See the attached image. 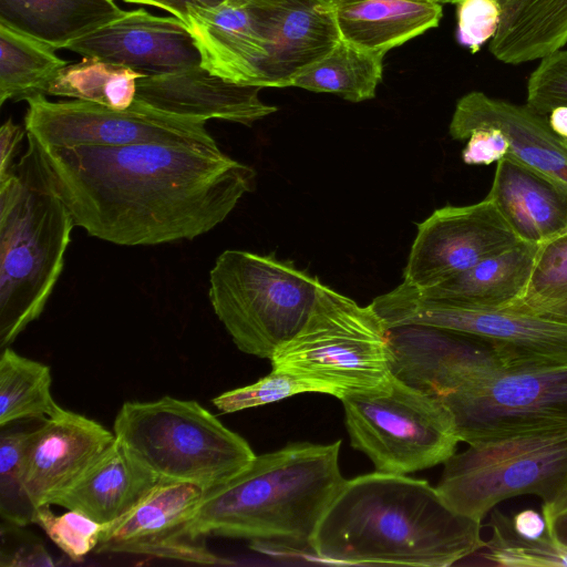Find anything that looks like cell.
I'll list each match as a JSON object with an SVG mask.
<instances>
[{
    "label": "cell",
    "mask_w": 567,
    "mask_h": 567,
    "mask_svg": "<svg viewBox=\"0 0 567 567\" xmlns=\"http://www.w3.org/2000/svg\"><path fill=\"white\" fill-rule=\"evenodd\" d=\"M522 241L494 203L445 206L419 224L403 281L429 289Z\"/></svg>",
    "instance_id": "13"
},
{
    "label": "cell",
    "mask_w": 567,
    "mask_h": 567,
    "mask_svg": "<svg viewBox=\"0 0 567 567\" xmlns=\"http://www.w3.org/2000/svg\"><path fill=\"white\" fill-rule=\"evenodd\" d=\"M372 308L388 329L440 328L486 342L506 371L567 365V319L511 308L475 309L423 293L402 282L377 297Z\"/></svg>",
    "instance_id": "10"
},
{
    "label": "cell",
    "mask_w": 567,
    "mask_h": 567,
    "mask_svg": "<svg viewBox=\"0 0 567 567\" xmlns=\"http://www.w3.org/2000/svg\"><path fill=\"white\" fill-rule=\"evenodd\" d=\"M66 49L155 76L203 65L198 43L178 18L157 17L144 9L73 41Z\"/></svg>",
    "instance_id": "15"
},
{
    "label": "cell",
    "mask_w": 567,
    "mask_h": 567,
    "mask_svg": "<svg viewBox=\"0 0 567 567\" xmlns=\"http://www.w3.org/2000/svg\"><path fill=\"white\" fill-rule=\"evenodd\" d=\"M1 528L16 539L8 524L2 522ZM0 565L2 567L52 566L53 561L43 545L32 538H29L28 534H25L23 543L18 544V540L16 539L14 544H11L10 546L8 545V547L2 546Z\"/></svg>",
    "instance_id": "39"
},
{
    "label": "cell",
    "mask_w": 567,
    "mask_h": 567,
    "mask_svg": "<svg viewBox=\"0 0 567 567\" xmlns=\"http://www.w3.org/2000/svg\"><path fill=\"white\" fill-rule=\"evenodd\" d=\"M50 506L45 504L37 508L34 523L71 560L81 561L95 550L105 525L72 509L55 515Z\"/></svg>",
    "instance_id": "35"
},
{
    "label": "cell",
    "mask_w": 567,
    "mask_h": 567,
    "mask_svg": "<svg viewBox=\"0 0 567 567\" xmlns=\"http://www.w3.org/2000/svg\"><path fill=\"white\" fill-rule=\"evenodd\" d=\"M461 441L567 427V365L472 374L443 395Z\"/></svg>",
    "instance_id": "11"
},
{
    "label": "cell",
    "mask_w": 567,
    "mask_h": 567,
    "mask_svg": "<svg viewBox=\"0 0 567 567\" xmlns=\"http://www.w3.org/2000/svg\"><path fill=\"white\" fill-rule=\"evenodd\" d=\"M567 299V234L539 245L535 265L523 296L507 307L544 313Z\"/></svg>",
    "instance_id": "33"
},
{
    "label": "cell",
    "mask_w": 567,
    "mask_h": 567,
    "mask_svg": "<svg viewBox=\"0 0 567 567\" xmlns=\"http://www.w3.org/2000/svg\"><path fill=\"white\" fill-rule=\"evenodd\" d=\"M522 241L540 245L567 230V188L505 155L486 196Z\"/></svg>",
    "instance_id": "20"
},
{
    "label": "cell",
    "mask_w": 567,
    "mask_h": 567,
    "mask_svg": "<svg viewBox=\"0 0 567 567\" xmlns=\"http://www.w3.org/2000/svg\"><path fill=\"white\" fill-rule=\"evenodd\" d=\"M457 42L472 53L494 37L501 21L496 0H458L456 3Z\"/></svg>",
    "instance_id": "37"
},
{
    "label": "cell",
    "mask_w": 567,
    "mask_h": 567,
    "mask_svg": "<svg viewBox=\"0 0 567 567\" xmlns=\"http://www.w3.org/2000/svg\"><path fill=\"white\" fill-rule=\"evenodd\" d=\"M542 514L545 519L554 522L563 515H567V488L560 493L553 502L543 504Z\"/></svg>",
    "instance_id": "43"
},
{
    "label": "cell",
    "mask_w": 567,
    "mask_h": 567,
    "mask_svg": "<svg viewBox=\"0 0 567 567\" xmlns=\"http://www.w3.org/2000/svg\"><path fill=\"white\" fill-rule=\"evenodd\" d=\"M512 520L516 533L526 538H538L546 529L543 514L534 509H524L517 513Z\"/></svg>",
    "instance_id": "42"
},
{
    "label": "cell",
    "mask_w": 567,
    "mask_h": 567,
    "mask_svg": "<svg viewBox=\"0 0 567 567\" xmlns=\"http://www.w3.org/2000/svg\"><path fill=\"white\" fill-rule=\"evenodd\" d=\"M549 522L555 529V533L563 543L567 544V515L559 516L554 522L545 519Z\"/></svg>",
    "instance_id": "45"
},
{
    "label": "cell",
    "mask_w": 567,
    "mask_h": 567,
    "mask_svg": "<svg viewBox=\"0 0 567 567\" xmlns=\"http://www.w3.org/2000/svg\"><path fill=\"white\" fill-rule=\"evenodd\" d=\"M41 147L75 226L122 246L210 231L255 178L250 166L221 151L185 145Z\"/></svg>",
    "instance_id": "1"
},
{
    "label": "cell",
    "mask_w": 567,
    "mask_h": 567,
    "mask_svg": "<svg viewBox=\"0 0 567 567\" xmlns=\"http://www.w3.org/2000/svg\"><path fill=\"white\" fill-rule=\"evenodd\" d=\"M383 58L340 40L326 56L298 74L291 86L336 93L350 102L370 100L382 79Z\"/></svg>",
    "instance_id": "27"
},
{
    "label": "cell",
    "mask_w": 567,
    "mask_h": 567,
    "mask_svg": "<svg viewBox=\"0 0 567 567\" xmlns=\"http://www.w3.org/2000/svg\"><path fill=\"white\" fill-rule=\"evenodd\" d=\"M481 528L426 481L377 471L346 480L310 549L334 564L447 567L485 546Z\"/></svg>",
    "instance_id": "2"
},
{
    "label": "cell",
    "mask_w": 567,
    "mask_h": 567,
    "mask_svg": "<svg viewBox=\"0 0 567 567\" xmlns=\"http://www.w3.org/2000/svg\"><path fill=\"white\" fill-rule=\"evenodd\" d=\"M205 489L161 481L131 512L105 525L95 553L144 555L199 565H229L195 536L189 524Z\"/></svg>",
    "instance_id": "14"
},
{
    "label": "cell",
    "mask_w": 567,
    "mask_h": 567,
    "mask_svg": "<svg viewBox=\"0 0 567 567\" xmlns=\"http://www.w3.org/2000/svg\"><path fill=\"white\" fill-rule=\"evenodd\" d=\"M159 482L115 439L50 505L109 525L131 512Z\"/></svg>",
    "instance_id": "22"
},
{
    "label": "cell",
    "mask_w": 567,
    "mask_h": 567,
    "mask_svg": "<svg viewBox=\"0 0 567 567\" xmlns=\"http://www.w3.org/2000/svg\"><path fill=\"white\" fill-rule=\"evenodd\" d=\"M0 181V348L37 320L64 267L75 226L39 142Z\"/></svg>",
    "instance_id": "4"
},
{
    "label": "cell",
    "mask_w": 567,
    "mask_h": 567,
    "mask_svg": "<svg viewBox=\"0 0 567 567\" xmlns=\"http://www.w3.org/2000/svg\"><path fill=\"white\" fill-rule=\"evenodd\" d=\"M501 21L488 42L506 64L543 58L567 44V0H501Z\"/></svg>",
    "instance_id": "26"
},
{
    "label": "cell",
    "mask_w": 567,
    "mask_h": 567,
    "mask_svg": "<svg viewBox=\"0 0 567 567\" xmlns=\"http://www.w3.org/2000/svg\"><path fill=\"white\" fill-rule=\"evenodd\" d=\"M126 12L111 0H0V24L53 50L66 49Z\"/></svg>",
    "instance_id": "25"
},
{
    "label": "cell",
    "mask_w": 567,
    "mask_h": 567,
    "mask_svg": "<svg viewBox=\"0 0 567 567\" xmlns=\"http://www.w3.org/2000/svg\"><path fill=\"white\" fill-rule=\"evenodd\" d=\"M29 432L9 424L0 433V515L2 522L22 527L34 523L37 514L23 481V451Z\"/></svg>",
    "instance_id": "32"
},
{
    "label": "cell",
    "mask_w": 567,
    "mask_h": 567,
    "mask_svg": "<svg viewBox=\"0 0 567 567\" xmlns=\"http://www.w3.org/2000/svg\"><path fill=\"white\" fill-rule=\"evenodd\" d=\"M484 127L503 132L509 144L506 155L546 175L567 188V143L551 128L547 115L504 100L472 91L455 106L450 135L465 141Z\"/></svg>",
    "instance_id": "18"
},
{
    "label": "cell",
    "mask_w": 567,
    "mask_h": 567,
    "mask_svg": "<svg viewBox=\"0 0 567 567\" xmlns=\"http://www.w3.org/2000/svg\"><path fill=\"white\" fill-rule=\"evenodd\" d=\"M333 11L341 40L384 55L436 28L443 14L432 0H347Z\"/></svg>",
    "instance_id": "23"
},
{
    "label": "cell",
    "mask_w": 567,
    "mask_h": 567,
    "mask_svg": "<svg viewBox=\"0 0 567 567\" xmlns=\"http://www.w3.org/2000/svg\"><path fill=\"white\" fill-rule=\"evenodd\" d=\"M319 284L274 254L227 249L209 272L208 297L236 347L270 360L306 324Z\"/></svg>",
    "instance_id": "6"
},
{
    "label": "cell",
    "mask_w": 567,
    "mask_h": 567,
    "mask_svg": "<svg viewBox=\"0 0 567 567\" xmlns=\"http://www.w3.org/2000/svg\"><path fill=\"white\" fill-rule=\"evenodd\" d=\"M457 1H458V0H443V1H442V4H443V3H453V4H455ZM496 1H497V2H499L501 0H496Z\"/></svg>",
    "instance_id": "48"
},
{
    "label": "cell",
    "mask_w": 567,
    "mask_h": 567,
    "mask_svg": "<svg viewBox=\"0 0 567 567\" xmlns=\"http://www.w3.org/2000/svg\"><path fill=\"white\" fill-rule=\"evenodd\" d=\"M111 1H113V0H111Z\"/></svg>",
    "instance_id": "51"
},
{
    "label": "cell",
    "mask_w": 567,
    "mask_h": 567,
    "mask_svg": "<svg viewBox=\"0 0 567 567\" xmlns=\"http://www.w3.org/2000/svg\"><path fill=\"white\" fill-rule=\"evenodd\" d=\"M547 117L555 133L567 143V106L554 109Z\"/></svg>",
    "instance_id": "44"
},
{
    "label": "cell",
    "mask_w": 567,
    "mask_h": 567,
    "mask_svg": "<svg viewBox=\"0 0 567 567\" xmlns=\"http://www.w3.org/2000/svg\"><path fill=\"white\" fill-rule=\"evenodd\" d=\"M25 130L14 124L11 118L0 127V181L4 179L13 168L16 150Z\"/></svg>",
    "instance_id": "40"
},
{
    "label": "cell",
    "mask_w": 567,
    "mask_h": 567,
    "mask_svg": "<svg viewBox=\"0 0 567 567\" xmlns=\"http://www.w3.org/2000/svg\"><path fill=\"white\" fill-rule=\"evenodd\" d=\"M542 315H549L554 317H560L567 319V299L550 307L548 310H546Z\"/></svg>",
    "instance_id": "46"
},
{
    "label": "cell",
    "mask_w": 567,
    "mask_h": 567,
    "mask_svg": "<svg viewBox=\"0 0 567 567\" xmlns=\"http://www.w3.org/2000/svg\"><path fill=\"white\" fill-rule=\"evenodd\" d=\"M539 245L519 241L437 286L425 295L475 309H504L525 292Z\"/></svg>",
    "instance_id": "24"
},
{
    "label": "cell",
    "mask_w": 567,
    "mask_h": 567,
    "mask_svg": "<svg viewBox=\"0 0 567 567\" xmlns=\"http://www.w3.org/2000/svg\"><path fill=\"white\" fill-rule=\"evenodd\" d=\"M526 104L539 114L567 106V50H558L540 60L527 82Z\"/></svg>",
    "instance_id": "36"
},
{
    "label": "cell",
    "mask_w": 567,
    "mask_h": 567,
    "mask_svg": "<svg viewBox=\"0 0 567 567\" xmlns=\"http://www.w3.org/2000/svg\"><path fill=\"white\" fill-rule=\"evenodd\" d=\"M0 357V426L28 420H44L61 408L51 393L49 365L6 347Z\"/></svg>",
    "instance_id": "28"
},
{
    "label": "cell",
    "mask_w": 567,
    "mask_h": 567,
    "mask_svg": "<svg viewBox=\"0 0 567 567\" xmlns=\"http://www.w3.org/2000/svg\"><path fill=\"white\" fill-rule=\"evenodd\" d=\"M185 24L212 73L264 87L272 40L269 0H226L214 9L190 11Z\"/></svg>",
    "instance_id": "16"
},
{
    "label": "cell",
    "mask_w": 567,
    "mask_h": 567,
    "mask_svg": "<svg viewBox=\"0 0 567 567\" xmlns=\"http://www.w3.org/2000/svg\"><path fill=\"white\" fill-rule=\"evenodd\" d=\"M113 433L161 481L192 483L204 489L226 482L256 456L245 439L197 401L168 395L125 402Z\"/></svg>",
    "instance_id": "5"
},
{
    "label": "cell",
    "mask_w": 567,
    "mask_h": 567,
    "mask_svg": "<svg viewBox=\"0 0 567 567\" xmlns=\"http://www.w3.org/2000/svg\"><path fill=\"white\" fill-rule=\"evenodd\" d=\"M272 42L264 87L291 86L303 70L341 40L333 4L324 0H270Z\"/></svg>",
    "instance_id": "21"
},
{
    "label": "cell",
    "mask_w": 567,
    "mask_h": 567,
    "mask_svg": "<svg viewBox=\"0 0 567 567\" xmlns=\"http://www.w3.org/2000/svg\"><path fill=\"white\" fill-rule=\"evenodd\" d=\"M25 101V133L42 146L156 143L220 151L205 120L165 113L136 101L124 110L82 100L51 102L42 94Z\"/></svg>",
    "instance_id": "12"
},
{
    "label": "cell",
    "mask_w": 567,
    "mask_h": 567,
    "mask_svg": "<svg viewBox=\"0 0 567 567\" xmlns=\"http://www.w3.org/2000/svg\"><path fill=\"white\" fill-rule=\"evenodd\" d=\"M546 522V520H545ZM489 527L492 536L477 553L484 565L498 567H567V544L558 539L554 526L538 538H526L516 533L513 520L494 511Z\"/></svg>",
    "instance_id": "31"
},
{
    "label": "cell",
    "mask_w": 567,
    "mask_h": 567,
    "mask_svg": "<svg viewBox=\"0 0 567 567\" xmlns=\"http://www.w3.org/2000/svg\"><path fill=\"white\" fill-rule=\"evenodd\" d=\"M130 3L150 4L171 12L174 17L186 22L188 14L197 9H214L226 0H123Z\"/></svg>",
    "instance_id": "41"
},
{
    "label": "cell",
    "mask_w": 567,
    "mask_h": 567,
    "mask_svg": "<svg viewBox=\"0 0 567 567\" xmlns=\"http://www.w3.org/2000/svg\"><path fill=\"white\" fill-rule=\"evenodd\" d=\"M270 361L272 368L324 384L341 399L391 378L389 329L371 305L359 306L320 281L306 324Z\"/></svg>",
    "instance_id": "7"
},
{
    "label": "cell",
    "mask_w": 567,
    "mask_h": 567,
    "mask_svg": "<svg viewBox=\"0 0 567 567\" xmlns=\"http://www.w3.org/2000/svg\"><path fill=\"white\" fill-rule=\"evenodd\" d=\"M432 1H435V2H439V3H441V4H442V1H443V0H432Z\"/></svg>",
    "instance_id": "49"
},
{
    "label": "cell",
    "mask_w": 567,
    "mask_h": 567,
    "mask_svg": "<svg viewBox=\"0 0 567 567\" xmlns=\"http://www.w3.org/2000/svg\"><path fill=\"white\" fill-rule=\"evenodd\" d=\"M324 1H327V2H329L331 4H338V3L347 1V0H324Z\"/></svg>",
    "instance_id": "47"
},
{
    "label": "cell",
    "mask_w": 567,
    "mask_h": 567,
    "mask_svg": "<svg viewBox=\"0 0 567 567\" xmlns=\"http://www.w3.org/2000/svg\"><path fill=\"white\" fill-rule=\"evenodd\" d=\"M114 440L101 423L65 409L30 430L22 467L34 506L50 505Z\"/></svg>",
    "instance_id": "17"
},
{
    "label": "cell",
    "mask_w": 567,
    "mask_h": 567,
    "mask_svg": "<svg viewBox=\"0 0 567 567\" xmlns=\"http://www.w3.org/2000/svg\"><path fill=\"white\" fill-rule=\"evenodd\" d=\"M567 488V427L468 444L445 463L436 486L456 513L481 520L501 502L536 495L543 504Z\"/></svg>",
    "instance_id": "8"
},
{
    "label": "cell",
    "mask_w": 567,
    "mask_h": 567,
    "mask_svg": "<svg viewBox=\"0 0 567 567\" xmlns=\"http://www.w3.org/2000/svg\"><path fill=\"white\" fill-rule=\"evenodd\" d=\"M340 445L341 441L293 443L256 455L239 473L205 489L190 532L310 548L323 514L346 482Z\"/></svg>",
    "instance_id": "3"
},
{
    "label": "cell",
    "mask_w": 567,
    "mask_h": 567,
    "mask_svg": "<svg viewBox=\"0 0 567 567\" xmlns=\"http://www.w3.org/2000/svg\"><path fill=\"white\" fill-rule=\"evenodd\" d=\"M261 89L235 83L199 65L138 79L134 101L174 115L250 125L277 111L259 99Z\"/></svg>",
    "instance_id": "19"
},
{
    "label": "cell",
    "mask_w": 567,
    "mask_h": 567,
    "mask_svg": "<svg viewBox=\"0 0 567 567\" xmlns=\"http://www.w3.org/2000/svg\"><path fill=\"white\" fill-rule=\"evenodd\" d=\"M141 78L144 76L130 68L84 58L62 68L48 83L44 95L69 96L124 110L134 102Z\"/></svg>",
    "instance_id": "30"
},
{
    "label": "cell",
    "mask_w": 567,
    "mask_h": 567,
    "mask_svg": "<svg viewBox=\"0 0 567 567\" xmlns=\"http://www.w3.org/2000/svg\"><path fill=\"white\" fill-rule=\"evenodd\" d=\"M303 392L331 394L324 384L288 369L272 368V371L257 382L226 391L212 402L223 413L260 406Z\"/></svg>",
    "instance_id": "34"
},
{
    "label": "cell",
    "mask_w": 567,
    "mask_h": 567,
    "mask_svg": "<svg viewBox=\"0 0 567 567\" xmlns=\"http://www.w3.org/2000/svg\"><path fill=\"white\" fill-rule=\"evenodd\" d=\"M566 234H567V230L565 231V234H564V235H566Z\"/></svg>",
    "instance_id": "50"
},
{
    "label": "cell",
    "mask_w": 567,
    "mask_h": 567,
    "mask_svg": "<svg viewBox=\"0 0 567 567\" xmlns=\"http://www.w3.org/2000/svg\"><path fill=\"white\" fill-rule=\"evenodd\" d=\"M351 445L378 472L405 475L444 464L461 442L451 412L395 375L341 399Z\"/></svg>",
    "instance_id": "9"
},
{
    "label": "cell",
    "mask_w": 567,
    "mask_h": 567,
    "mask_svg": "<svg viewBox=\"0 0 567 567\" xmlns=\"http://www.w3.org/2000/svg\"><path fill=\"white\" fill-rule=\"evenodd\" d=\"M508 150V141L502 131L484 127L470 134L462 159L467 165H489L502 159Z\"/></svg>",
    "instance_id": "38"
},
{
    "label": "cell",
    "mask_w": 567,
    "mask_h": 567,
    "mask_svg": "<svg viewBox=\"0 0 567 567\" xmlns=\"http://www.w3.org/2000/svg\"><path fill=\"white\" fill-rule=\"evenodd\" d=\"M65 65L53 49L0 24V105L42 94Z\"/></svg>",
    "instance_id": "29"
}]
</instances>
